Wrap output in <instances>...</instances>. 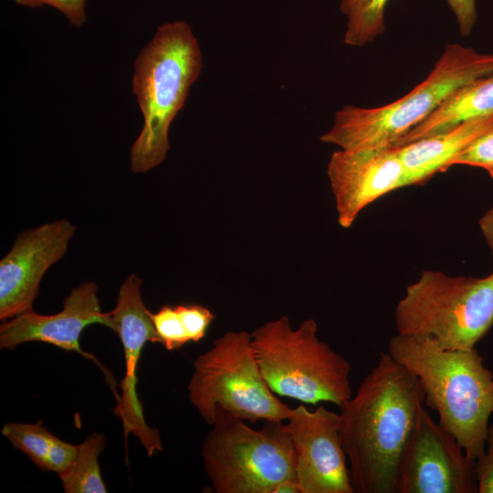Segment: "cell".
<instances>
[{"mask_svg":"<svg viewBox=\"0 0 493 493\" xmlns=\"http://www.w3.org/2000/svg\"><path fill=\"white\" fill-rule=\"evenodd\" d=\"M389 0H341V12L347 17L343 43L361 47L385 30L384 11Z\"/></svg>","mask_w":493,"mask_h":493,"instance_id":"cell-19","label":"cell"},{"mask_svg":"<svg viewBox=\"0 0 493 493\" xmlns=\"http://www.w3.org/2000/svg\"><path fill=\"white\" fill-rule=\"evenodd\" d=\"M454 13L459 32L467 37L472 32L477 22L476 0H446Z\"/></svg>","mask_w":493,"mask_h":493,"instance_id":"cell-25","label":"cell"},{"mask_svg":"<svg viewBox=\"0 0 493 493\" xmlns=\"http://www.w3.org/2000/svg\"><path fill=\"white\" fill-rule=\"evenodd\" d=\"M142 279L130 275L121 284L113 310L109 312L110 328L122 344L125 374L121 382V394L117 397L113 412L120 417L125 440L130 434L137 436L151 456L163 450L159 431L151 428L144 418L137 395V367L146 342L160 343L151 311L145 307L142 293Z\"/></svg>","mask_w":493,"mask_h":493,"instance_id":"cell-11","label":"cell"},{"mask_svg":"<svg viewBox=\"0 0 493 493\" xmlns=\"http://www.w3.org/2000/svg\"><path fill=\"white\" fill-rule=\"evenodd\" d=\"M296 452L301 493H354L340 434L341 415L320 405L299 404L283 423Z\"/></svg>","mask_w":493,"mask_h":493,"instance_id":"cell-10","label":"cell"},{"mask_svg":"<svg viewBox=\"0 0 493 493\" xmlns=\"http://www.w3.org/2000/svg\"><path fill=\"white\" fill-rule=\"evenodd\" d=\"M387 352L418 378L425 404L475 461L493 414V372L477 349L443 350L429 339L397 334Z\"/></svg>","mask_w":493,"mask_h":493,"instance_id":"cell-2","label":"cell"},{"mask_svg":"<svg viewBox=\"0 0 493 493\" xmlns=\"http://www.w3.org/2000/svg\"><path fill=\"white\" fill-rule=\"evenodd\" d=\"M477 492L493 493V423L488 425L485 450L475 460Z\"/></svg>","mask_w":493,"mask_h":493,"instance_id":"cell-24","label":"cell"},{"mask_svg":"<svg viewBox=\"0 0 493 493\" xmlns=\"http://www.w3.org/2000/svg\"><path fill=\"white\" fill-rule=\"evenodd\" d=\"M204 67L198 39L185 21L157 27L134 62L132 91L143 117L130 151L131 169L146 173L160 165L170 150L169 130Z\"/></svg>","mask_w":493,"mask_h":493,"instance_id":"cell-3","label":"cell"},{"mask_svg":"<svg viewBox=\"0 0 493 493\" xmlns=\"http://www.w3.org/2000/svg\"><path fill=\"white\" fill-rule=\"evenodd\" d=\"M475 461L423 406L403 456L397 493H477Z\"/></svg>","mask_w":493,"mask_h":493,"instance_id":"cell-9","label":"cell"},{"mask_svg":"<svg viewBox=\"0 0 493 493\" xmlns=\"http://www.w3.org/2000/svg\"><path fill=\"white\" fill-rule=\"evenodd\" d=\"M201 455L216 493H273L286 479H295L296 452L283 423L266 421L260 430L216 407Z\"/></svg>","mask_w":493,"mask_h":493,"instance_id":"cell-7","label":"cell"},{"mask_svg":"<svg viewBox=\"0 0 493 493\" xmlns=\"http://www.w3.org/2000/svg\"><path fill=\"white\" fill-rule=\"evenodd\" d=\"M189 399L201 417L212 425L216 407L239 418L282 424L291 413L266 383L258 367L251 334L228 331L199 355L188 383Z\"/></svg>","mask_w":493,"mask_h":493,"instance_id":"cell-8","label":"cell"},{"mask_svg":"<svg viewBox=\"0 0 493 493\" xmlns=\"http://www.w3.org/2000/svg\"><path fill=\"white\" fill-rule=\"evenodd\" d=\"M176 309L185 328L189 341L198 342L215 319L214 313L198 304L177 305Z\"/></svg>","mask_w":493,"mask_h":493,"instance_id":"cell-22","label":"cell"},{"mask_svg":"<svg viewBox=\"0 0 493 493\" xmlns=\"http://www.w3.org/2000/svg\"><path fill=\"white\" fill-rule=\"evenodd\" d=\"M110 328L109 312L101 310L95 282H83L63 299L61 311L41 315L34 309L5 320L0 326V348L14 350L28 341H40L88 358L79 345L83 330L91 324Z\"/></svg>","mask_w":493,"mask_h":493,"instance_id":"cell-14","label":"cell"},{"mask_svg":"<svg viewBox=\"0 0 493 493\" xmlns=\"http://www.w3.org/2000/svg\"><path fill=\"white\" fill-rule=\"evenodd\" d=\"M313 319L294 329L281 316L255 329L251 345L271 391L304 404L338 407L351 397V364L317 336Z\"/></svg>","mask_w":493,"mask_h":493,"instance_id":"cell-5","label":"cell"},{"mask_svg":"<svg viewBox=\"0 0 493 493\" xmlns=\"http://www.w3.org/2000/svg\"><path fill=\"white\" fill-rule=\"evenodd\" d=\"M485 169L493 179V127L475 139L449 163Z\"/></svg>","mask_w":493,"mask_h":493,"instance_id":"cell-21","label":"cell"},{"mask_svg":"<svg viewBox=\"0 0 493 493\" xmlns=\"http://www.w3.org/2000/svg\"><path fill=\"white\" fill-rule=\"evenodd\" d=\"M17 5L26 7L49 5L63 14L68 22L76 26H82L87 19L86 0H14Z\"/></svg>","mask_w":493,"mask_h":493,"instance_id":"cell-23","label":"cell"},{"mask_svg":"<svg viewBox=\"0 0 493 493\" xmlns=\"http://www.w3.org/2000/svg\"><path fill=\"white\" fill-rule=\"evenodd\" d=\"M425 393L418 378L388 352L340 408V434L354 493H397L399 468Z\"/></svg>","mask_w":493,"mask_h":493,"instance_id":"cell-1","label":"cell"},{"mask_svg":"<svg viewBox=\"0 0 493 493\" xmlns=\"http://www.w3.org/2000/svg\"><path fill=\"white\" fill-rule=\"evenodd\" d=\"M493 113V73L476 79L450 96L427 119L414 127L392 146L428 137L464 121Z\"/></svg>","mask_w":493,"mask_h":493,"instance_id":"cell-16","label":"cell"},{"mask_svg":"<svg viewBox=\"0 0 493 493\" xmlns=\"http://www.w3.org/2000/svg\"><path fill=\"white\" fill-rule=\"evenodd\" d=\"M399 335L429 339L443 350H472L493 326V272L451 277L425 270L395 309Z\"/></svg>","mask_w":493,"mask_h":493,"instance_id":"cell-6","label":"cell"},{"mask_svg":"<svg viewBox=\"0 0 493 493\" xmlns=\"http://www.w3.org/2000/svg\"><path fill=\"white\" fill-rule=\"evenodd\" d=\"M1 433L38 468L56 472L58 476L71 467L77 454L78 446L54 435L41 421L35 424L6 423Z\"/></svg>","mask_w":493,"mask_h":493,"instance_id":"cell-17","label":"cell"},{"mask_svg":"<svg viewBox=\"0 0 493 493\" xmlns=\"http://www.w3.org/2000/svg\"><path fill=\"white\" fill-rule=\"evenodd\" d=\"M106 444L105 435L92 433L78 445L71 467L59 476L66 493H105L99 456Z\"/></svg>","mask_w":493,"mask_h":493,"instance_id":"cell-18","label":"cell"},{"mask_svg":"<svg viewBox=\"0 0 493 493\" xmlns=\"http://www.w3.org/2000/svg\"><path fill=\"white\" fill-rule=\"evenodd\" d=\"M491 73L493 54L449 44L428 76L410 92L377 108L342 107L320 141L344 150L392 146L459 89Z\"/></svg>","mask_w":493,"mask_h":493,"instance_id":"cell-4","label":"cell"},{"mask_svg":"<svg viewBox=\"0 0 493 493\" xmlns=\"http://www.w3.org/2000/svg\"><path fill=\"white\" fill-rule=\"evenodd\" d=\"M151 318L160 343L167 351L178 350L189 342L185 328L175 306H163L158 311L151 312Z\"/></svg>","mask_w":493,"mask_h":493,"instance_id":"cell-20","label":"cell"},{"mask_svg":"<svg viewBox=\"0 0 493 493\" xmlns=\"http://www.w3.org/2000/svg\"><path fill=\"white\" fill-rule=\"evenodd\" d=\"M327 175L343 228L352 226L361 211L379 197L406 186L396 146L340 149L329 160Z\"/></svg>","mask_w":493,"mask_h":493,"instance_id":"cell-13","label":"cell"},{"mask_svg":"<svg viewBox=\"0 0 493 493\" xmlns=\"http://www.w3.org/2000/svg\"><path fill=\"white\" fill-rule=\"evenodd\" d=\"M76 226L58 219L20 233L0 261V320L33 309L47 269L68 251Z\"/></svg>","mask_w":493,"mask_h":493,"instance_id":"cell-12","label":"cell"},{"mask_svg":"<svg viewBox=\"0 0 493 493\" xmlns=\"http://www.w3.org/2000/svg\"><path fill=\"white\" fill-rule=\"evenodd\" d=\"M478 226L493 254V206L481 216Z\"/></svg>","mask_w":493,"mask_h":493,"instance_id":"cell-26","label":"cell"},{"mask_svg":"<svg viewBox=\"0 0 493 493\" xmlns=\"http://www.w3.org/2000/svg\"><path fill=\"white\" fill-rule=\"evenodd\" d=\"M492 127L493 113L396 146L404 165L406 185L422 184L435 174L446 171L455 156Z\"/></svg>","mask_w":493,"mask_h":493,"instance_id":"cell-15","label":"cell"},{"mask_svg":"<svg viewBox=\"0 0 493 493\" xmlns=\"http://www.w3.org/2000/svg\"><path fill=\"white\" fill-rule=\"evenodd\" d=\"M273 493H301V491L297 480L286 479L276 486Z\"/></svg>","mask_w":493,"mask_h":493,"instance_id":"cell-27","label":"cell"}]
</instances>
